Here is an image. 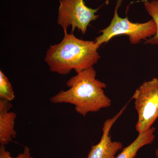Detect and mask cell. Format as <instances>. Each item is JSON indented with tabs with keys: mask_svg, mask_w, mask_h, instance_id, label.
<instances>
[{
	"mask_svg": "<svg viewBox=\"0 0 158 158\" xmlns=\"http://www.w3.org/2000/svg\"><path fill=\"white\" fill-rule=\"evenodd\" d=\"M0 158H34L31 156L30 148L28 146H25L24 148L23 151L19 154L16 157L11 156V154L6 150L5 146L0 147Z\"/></svg>",
	"mask_w": 158,
	"mask_h": 158,
	"instance_id": "cell-11",
	"label": "cell"
},
{
	"mask_svg": "<svg viewBox=\"0 0 158 158\" xmlns=\"http://www.w3.org/2000/svg\"><path fill=\"white\" fill-rule=\"evenodd\" d=\"M155 131V128L152 127L147 131L138 133V137L135 141L123 148L121 152L115 158H135L137 152L141 148L152 144L153 142L156 138Z\"/></svg>",
	"mask_w": 158,
	"mask_h": 158,
	"instance_id": "cell-8",
	"label": "cell"
},
{
	"mask_svg": "<svg viewBox=\"0 0 158 158\" xmlns=\"http://www.w3.org/2000/svg\"><path fill=\"white\" fill-rule=\"evenodd\" d=\"M127 105V104L115 116L105 122L101 139L97 144L92 145L87 158H115L118 151L122 149V143L112 141L110 133L111 128L121 116Z\"/></svg>",
	"mask_w": 158,
	"mask_h": 158,
	"instance_id": "cell-6",
	"label": "cell"
},
{
	"mask_svg": "<svg viewBox=\"0 0 158 158\" xmlns=\"http://www.w3.org/2000/svg\"><path fill=\"white\" fill-rule=\"evenodd\" d=\"M57 23L63 29L64 34L71 27L72 32L77 29L83 34L87 32L88 26L93 21L98 18L95 13L100 7L96 9L89 8L85 5V0H59Z\"/></svg>",
	"mask_w": 158,
	"mask_h": 158,
	"instance_id": "cell-5",
	"label": "cell"
},
{
	"mask_svg": "<svg viewBox=\"0 0 158 158\" xmlns=\"http://www.w3.org/2000/svg\"><path fill=\"white\" fill-rule=\"evenodd\" d=\"M131 98L138 115L136 131L138 133L147 131L158 118V78L143 82Z\"/></svg>",
	"mask_w": 158,
	"mask_h": 158,
	"instance_id": "cell-4",
	"label": "cell"
},
{
	"mask_svg": "<svg viewBox=\"0 0 158 158\" xmlns=\"http://www.w3.org/2000/svg\"><path fill=\"white\" fill-rule=\"evenodd\" d=\"M122 2V0H117L114 15L110 24L100 31L101 35L95 38V42L99 47L113 37L119 35H127L130 42L135 44L143 40L151 38L156 33V25L152 19L144 23H134L130 21L127 17H120L118 11Z\"/></svg>",
	"mask_w": 158,
	"mask_h": 158,
	"instance_id": "cell-3",
	"label": "cell"
},
{
	"mask_svg": "<svg viewBox=\"0 0 158 158\" xmlns=\"http://www.w3.org/2000/svg\"><path fill=\"white\" fill-rule=\"evenodd\" d=\"M144 5L145 10L148 14L152 17L156 25V33L154 36L149 38L145 43L152 44H158V0H152L144 1Z\"/></svg>",
	"mask_w": 158,
	"mask_h": 158,
	"instance_id": "cell-9",
	"label": "cell"
},
{
	"mask_svg": "<svg viewBox=\"0 0 158 158\" xmlns=\"http://www.w3.org/2000/svg\"><path fill=\"white\" fill-rule=\"evenodd\" d=\"M156 158H158V147L155 151Z\"/></svg>",
	"mask_w": 158,
	"mask_h": 158,
	"instance_id": "cell-12",
	"label": "cell"
},
{
	"mask_svg": "<svg viewBox=\"0 0 158 158\" xmlns=\"http://www.w3.org/2000/svg\"><path fill=\"white\" fill-rule=\"evenodd\" d=\"M95 41L77 38L73 33L64 34L62 41L50 45L44 61L52 72L66 75L72 70L76 73L93 67L100 59Z\"/></svg>",
	"mask_w": 158,
	"mask_h": 158,
	"instance_id": "cell-2",
	"label": "cell"
},
{
	"mask_svg": "<svg viewBox=\"0 0 158 158\" xmlns=\"http://www.w3.org/2000/svg\"><path fill=\"white\" fill-rule=\"evenodd\" d=\"M15 98L11 83L6 75L0 71V99L11 102Z\"/></svg>",
	"mask_w": 158,
	"mask_h": 158,
	"instance_id": "cell-10",
	"label": "cell"
},
{
	"mask_svg": "<svg viewBox=\"0 0 158 158\" xmlns=\"http://www.w3.org/2000/svg\"><path fill=\"white\" fill-rule=\"evenodd\" d=\"M11 102L0 99V144L2 146L8 145L16 137L14 129L16 113L10 112L12 107Z\"/></svg>",
	"mask_w": 158,
	"mask_h": 158,
	"instance_id": "cell-7",
	"label": "cell"
},
{
	"mask_svg": "<svg viewBox=\"0 0 158 158\" xmlns=\"http://www.w3.org/2000/svg\"><path fill=\"white\" fill-rule=\"evenodd\" d=\"M66 85L68 90H61L51 97V102L73 105L77 113L84 117L88 113H96L112 104V101L105 93L106 85L96 79L93 66L71 77Z\"/></svg>",
	"mask_w": 158,
	"mask_h": 158,
	"instance_id": "cell-1",
	"label": "cell"
}]
</instances>
